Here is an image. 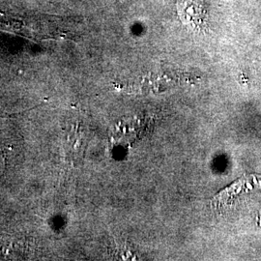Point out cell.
Segmentation results:
<instances>
[{
	"label": "cell",
	"instance_id": "obj_1",
	"mask_svg": "<svg viewBox=\"0 0 261 261\" xmlns=\"http://www.w3.org/2000/svg\"><path fill=\"white\" fill-rule=\"evenodd\" d=\"M178 16L180 20L189 28L202 29L206 19L204 0H178Z\"/></svg>",
	"mask_w": 261,
	"mask_h": 261
},
{
	"label": "cell",
	"instance_id": "obj_2",
	"mask_svg": "<svg viewBox=\"0 0 261 261\" xmlns=\"http://www.w3.org/2000/svg\"><path fill=\"white\" fill-rule=\"evenodd\" d=\"M2 169H3V161H2V158L0 157V175H1Z\"/></svg>",
	"mask_w": 261,
	"mask_h": 261
}]
</instances>
